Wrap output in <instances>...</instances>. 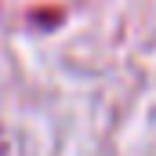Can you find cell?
Masks as SVG:
<instances>
[{
    "label": "cell",
    "mask_w": 156,
    "mask_h": 156,
    "mask_svg": "<svg viewBox=\"0 0 156 156\" xmlns=\"http://www.w3.org/2000/svg\"><path fill=\"white\" fill-rule=\"evenodd\" d=\"M7 153V138H4V131H0V156Z\"/></svg>",
    "instance_id": "obj_1"
}]
</instances>
